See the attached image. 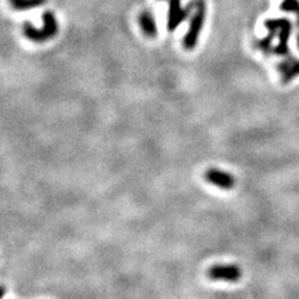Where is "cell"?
I'll return each instance as SVG.
<instances>
[{"label":"cell","mask_w":299,"mask_h":299,"mask_svg":"<svg viewBox=\"0 0 299 299\" xmlns=\"http://www.w3.org/2000/svg\"><path fill=\"white\" fill-rule=\"evenodd\" d=\"M47 0H11L9 2L12 9L17 10V11H24V10L31 9V7L41 6Z\"/></svg>","instance_id":"ba28073f"},{"label":"cell","mask_w":299,"mask_h":299,"mask_svg":"<svg viewBox=\"0 0 299 299\" xmlns=\"http://www.w3.org/2000/svg\"><path fill=\"white\" fill-rule=\"evenodd\" d=\"M5 295V288L4 287H0V299H2Z\"/></svg>","instance_id":"30bf717a"},{"label":"cell","mask_w":299,"mask_h":299,"mask_svg":"<svg viewBox=\"0 0 299 299\" xmlns=\"http://www.w3.org/2000/svg\"><path fill=\"white\" fill-rule=\"evenodd\" d=\"M206 2L205 0H196V6L190 17V27L183 36V46L187 50H192L197 45L198 37L203 29L206 20Z\"/></svg>","instance_id":"7a4b0ae2"},{"label":"cell","mask_w":299,"mask_h":299,"mask_svg":"<svg viewBox=\"0 0 299 299\" xmlns=\"http://www.w3.org/2000/svg\"><path fill=\"white\" fill-rule=\"evenodd\" d=\"M207 277L215 282L237 283L242 278V270L236 265H213L208 268Z\"/></svg>","instance_id":"3957f363"},{"label":"cell","mask_w":299,"mask_h":299,"mask_svg":"<svg viewBox=\"0 0 299 299\" xmlns=\"http://www.w3.org/2000/svg\"><path fill=\"white\" fill-rule=\"evenodd\" d=\"M206 182L216 186L218 188H222L225 191H230L235 187L236 178L232 173L226 172V171L220 170V168H208L205 172Z\"/></svg>","instance_id":"277c9868"},{"label":"cell","mask_w":299,"mask_h":299,"mask_svg":"<svg viewBox=\"0 0 299 299\" xmlns=\"http://www.w3.org/2000/svg\"><path fill=\"white\" fill-rule=\"evenodd\" d=\"M277 70L281 75L283 84H288L295 77L299 76V60L295 56L286 57L277 65Z\"/></svg>","instance_id":"5b68a950"},{"label":"cell","mask_w":299,"mask_h":299,"mask_svg":"<svg viewBox=\"0 0 299 299\" xmlns=\"http://www.w3.org/2000/svg\"><path fill=\"white\" fill-rule=\"evenodd\" d=\"M182 4L181 0H168V15H167V29L171 31L173 26V22L178 17V15L182 11Z\"/></svg>","instance_id":"52a82bcc"},{"label":"cell","mask_w":299,"mask_h":299,"mask_svg":"<svg viewBox=\"0 0 299 299\" xmlns=\"http://www.w3.org/2000/svg\"><path fill=\"white\" fill-rule=\"evenodd\" d=\"M9 1H11V0H9Z\"/></svg>","instance_id":"7c38bea8"},{"label":"cell","mask_w":299,"mask_h":299,"mask_svg":"<svg viewBox=\"0 0 299 299\" xmlns=\"http://www.w3.org/2000/svg\"><path fill=\"white\" fill-rule=\"evenodd\" d=\"M297 46H298V49H299V34L297 35Z\"/></svg>","instance_id":"8fae6325"},{"label":"cell","mask_w":299,"mask_h":299,"mask_svg":"<svg viewBox=\"0 0 299 299\" xmlns=\"http://www.w3.org/2000/svg\"><path fill=\"white\" fill-rule=\"evenodd\" d=\"M139 24L141 26L142 32L147 37H155L157 35V25H156L155 16L149 10H144L139 15Z\"/></svg>","instance_id":"8992f818"},{"label":"cell","mask_w":299,"mask_h":299,"mask_svg":"<svg viewBox=\"0 0 299 299\" xmlns=\"http://www.w3.org/2000/svg\"><path fill=\"white\" fill-rule=\"evenodd\" d=\"M42 25L41 29H36L30 22H24L22 25V32L29 40L34 42H45L49 39H52L59 31L57 21L55 15L51 11H45L42 14Z\"/></svg>","instance_id":"6da1fadb"},{"label":"cell","mask_w":299,"mask_h":299,"mask_svg":"<svg viewBox=\"0 0 299 299\" xmlns=\"http://www.w3.org/2000/svg\"><path fill=\"white\" fill-rule=\"evenodd\" d=\"M281 9L283 11L293 12L297 15V24L299 27V0H283L281 4Z\"/></svg>","instance_id":"9c48e42d"}]
</instances>
